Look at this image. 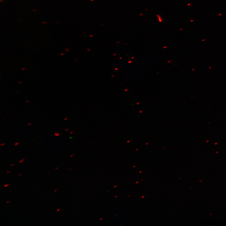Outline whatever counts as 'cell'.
<instances>
[{
    "instance_id": "cell-6",
    "label": "cell",
    "mask_w": 226,
    "mask_h": 226,
    "mask_svg": "<svg viewBox=\"0 0 226 226\" xmlns=\"http://www.w3.org/2000/svg\"><path fill=\"white\" fill-rule=\"evenodd\" d=\"M11 202V201H7V202H6V203H9V202Z\"/></svg>"
},
{
    "instance_id": "cell-14",
    "label": "cell",
    "mask_w": 226,
    "mask_h": 226,
    "mask_svg": "<svg viewBox=\"0 0 226 226\" xmlns=\"http://www.w3.org/2000/svg\"><path fill=\"white\" fill-rule=\"evenodd\" d=\"M31 124V123H29L28 124V125H30Z\"/></svg>"
},
{
    "instance_id": "cell-13",
    "label": "cell",
    "mask_w": 226,
    "mask_h": 226,
    "mask_svg": "<svg viewBox=\"0 0 226 226\" xmlns=\"http://www.w3.org/2000/svg\"><path fill=\"white\" fill-rule=\"evenodd\" d=\"M58 168H59V167H56V168H55V170H57V169H58Z\"/></svg>"
},
{
    "instance_id": "cell-5",
    "label": "cell",
    "mask_w": 226,
    "mask_h": 226,
    "mask_svg": "<svg viewBox=\"0 0 226 226\" xmlns=\"http://www.w3.org/2000/svg\"><path fill=\"white\" fill-rule=\"evenodd\" d=\"M5 144V143H2L1 144V146H3V145H4Z\"/></svg>"
},
{
    "instance_id": "cell-15",
    "label": "cell",
    "mask_w": 226,
    "mask_h": 226,
    "mask_svg": "<svg viewBox=\"0 0 226 226\" xmlns=\"http://www.w3.org/2000/svg\"><path fill=\"white\" fill-rule=\"evenodd\" d=\"M29 102V101H26V102L27 103V102Z\"/></svg>"
},
{
    "instance_id": "cell-4",
    "label": "cell",
    "mask_w": 226,
    "mask_h": 226,
    "mask_svg": "<svg viewBox=\"0 0 226 226\" xmlns=\"http://www.w3.org/2000/svg\"><path fill=\"white\" fill-rule=\"evenodd\" d=\"M11 171H8L6 173H7V174H8V173L11 172Z\"/></svg>"
},
{
    "instance_id": "cell-2",
    "label": "cell",
    "mask_w": 226,
    "mask_h": 226,
    "mask_svg": "<svg viewBox=\"0 0 226 226\" xmlns=\"http://www.w3.org/2000/svg\"><path fill=\"white\" fill-rule=\"evenodd\" d=\"M19 143V142H16L15 144V146H16L18 145Z\"/></svg>"
},
{
    "instance_id": "cell-16",
    "label": "cell",
    "mask_w": 226,
    "mask_h": 226,
    "mask_svg": "<svg viewBox=\"0 0 226 226\" xmlns=\"http://www.w3.org/2000/svg\"><path fill=\"white\" fill-rule=\"evenodd\" d=\"M50 173V172H47V173L48 174V173Z\"/></svg>"
},
{
    "instance_id": "cell-12",
    "label": "cell",
    "mask_w": 226,
    "mask_h": 226,
    "mask_svg": "<svg viewBox=\"0 0 226 226\" xmlns=\"http://www.w3.org/2000/svg\"><path fill=\"white\" fill-rule=\"evenodd\" d=\"M60 134L59 133H58L57 134V135H56V136H59V135H60Z\"/></svg>"
},
{
    "instance_id": "cell-8",
    "label": "cell",
    "mask_w": 226,
    "mask_h": 226,
    "mask_svg": "<svg viewBox=\"0 0 226 226\" xmlns=\"http://www.w3.org/2000/svg\"><path fill=\"white\" fill-rule=\"evenodd\" d=\"M14 165H15L14 164H12L10 165V166H12Z\"/></svg>"
},
{
    "instance_id": "cell-7",
    "label": "cell",
    "mask_w": 226,
    "mask_h": 226,
    "mask_svg": "<svg viewBox=\"0 0 226 226\" xmlns=\"http://www.w3.org/2000/svg\"><path fill=\"white\" fill-rule=\"evenodd\" d=\"M61 210V208L58 209L56 210V211H57V212L59 211V210Z\"/></svg>"
},
{
    "instance_id": "cell-3",
    "label": "cell",
    "mask_w": 226,
    "mask_h": 226,
    "mask_svg": "<svg viewBox=\"0 0 226 226\" xmlns=\"http://www.w3.org/2000/svg\"><path fill=\"white\" fill-rule=\"evenodd\" d=\"M9 184H6L4 186V187H7V186H9Z\"/></svg>"
},
{
    "instance_id": "cell-11",
    "label": "cell",
    "mask_w": 226,
    "mask_h": 226,
    "mask_svg": "<svg viewBox=\"0 0 226 226\" xmlns=\"http://www.w3.org/2000/svg\"><path fill=\"white\" fill-rule=\"evenodd\" d=\"M58 133H57H57H54V135H56Z\"/></svg>"
},
{
    "instance_id": "cell-9",
    "label": "cell",
    "mask_w": 226,
    "mask_h": 226,
    "mask_svg": "<svg viewBox=\"0 0 226 226\" xmlns=\"http://www.w3.org/2000/svg\"><path fill=\"white\" fill-rule=\"evenodd\" d=\"M22 175V174H19L18 175V176H21V175Z\"/></svg>"
},
{
    "instance_id": "cell-10",
    "label": "cell",
    "mask_w": 226,
    "mask_h": 226,
    "mask_svg": "<svg viewBox=\"0 0 226 226\" xmlns=\"http://www.w3.org/2000/svg\"><path fill=\"white\" fill-rule=\"evenodd\" d=\"M57 190H58V189H56L54 191V192H56V191Z\"/></svg>"
},
{
    "instance_id": "cell-1",
    "label": "cell",
    "mask_w": 226,
    "mask_h": 226,
    "mask_svg": "<svg viewBox=\"0 0 226 226\" xmlns=\"http://www.w3.org/2000/svg\"><path fill=\"white\" fill-rule=\"evenodd\" d=\"M24 160H25L24 158H23V159H21V160L19 161V163H21L23 162L24 161Z\"/></svg>"
}]
</instances>
